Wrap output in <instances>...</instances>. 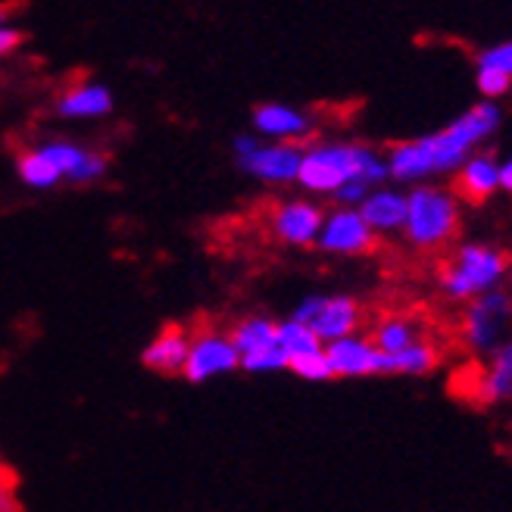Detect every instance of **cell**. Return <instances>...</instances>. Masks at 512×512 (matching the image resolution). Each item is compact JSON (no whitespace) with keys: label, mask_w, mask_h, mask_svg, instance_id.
<instances>
[{"label":"cell","mask_w":512,"mask_h":512,"mask_svg":"<svg viewBox=\"0 0 512 512\" xmlns=\"http://www.w3.org/2000/svg\"><path fill=\"white\" fill-rule=\"evenodd\" d=\"M503 125V110L494 100H481L456 116L441 132L422 135L416 141H400L388 150V175L400 185H422L431 175L463 169V163Z\"/></svg>","instance_id":"obj_1"},{"label":"cell","mask_w":512,"mask_h":512,"mask_svg":"<svg viewBox=\"0 0 512 512\" xmlns=\"http://www.w3.org/2000/svg\"><path fill=\"white\" fill-rule=\"evenodd\" d=\"M388 178V163L375 147L353 141H319L313 147H303L297 185L310 194H335L350 182L375 188Z\"/></svg>","instance_id":"obj_2"},{"label":"cell","mask_w":512,"mask_h":512,"mask_svg":"<svg viewBox=\"0 0 512 512\" xmlns=\"http://www.w3.org/2000/svg\"><path fill=\"white\" fill-rule=\"evenodd\" d=\"M506 272H509V256L503 250L469 241L441 269V288L453 300H475L488 291H497Z\"/></svg>","instance_id":"obj_3"},{"label":"cell","mask_w":512,"mask_h":512,"mask_svg":"<svg viewBox=\"0 0 512 512\" xmlns=\"http://www.w3.org/2000/svg\"><path fill=\"white\" fill-rule=\"evenodd\" d=\"M406 238L416 247H441L459 232L456 194L438 185H416L406 194Z\"/></svg>","instance_id":"obj_4"},{"label":"cell","mask_w":512,"mask_h":512,"mask_svg":"<svg viewBox=\"0 0 512 512\" xmlns=\"http://www.w3.org/2000/svg\"><path fill=\"white\" fill-rule=\"evenodd\" d=\"M294 322L306 325L325 344L360 335L363 310L360 303L347 294H306L291 313Z\"/></svg>","instance_id":"obj_5"},{"label":"cell","mask_w":512,"mask_h":512,"mask_svg":"<svg viewBox=\"0 0 512 512\" xmlns=\"http://www.w3.org/2000/svg\"><path fill=\"white\" fill-rule=\"evenodd\" d=\"M278 322L269 316H247L228 335L241 356V369L250 375H272L288 369V356L278 347Z\"/></svg>","instance_id":"obj_6"},{"label":"cell","mask_w":512,"mask_h":512,"mask_svg":"<svg viewBox=\"0 0 512 512\" xmlns=\"http://www.w3.org/2000/svg\"><path fill=\"white\" fill-rule=\"evenodd\" d=\"M512 322V294L497 288L469 303L463 319V338L475 353H494L506 341V328Z\"/></svg>","instance_id":"obj_7"},{"label":"cell","mask_w":512,"mask_h":512,"mask_svg":"<svg viewBox=\"0 0 512 512\" xmlns=\"http://www.w3.org/2000/svg\"><path fill=\"white\" fill-rule=\"evenodd\" d=\"M241 369V356L232 344L228 331H197L191 335V350L185 363V378L191 384H207L213 378H222L228 372Z\"/></svg>","instance_id":"obj_8"},{"label":"cell","mask_w":512,"mask_h":512,"mask_svg":"<svg viewBox=\"0 0 512 512\" xmlns=\"http://www.w3.org/2000/svg\"><path fill=\"white\" fill-rule=\"evenodd\" d=\"M316 247L331 253V256H363L375 247V235H372V228L363 222L360 210L338 207V210L325 213Z\"/></svg>","instance_id":"obj_9"},{"label":"cell","mask_w":512,"mask_h":512,"mask_svg":"<svg viewBox=\"0 0 512 512\" xmlns=\"http://www.w3.org/2000/svg\"><path fill=\"white\" fill-rule=\"evenodd\" d=\"M38 150L54 163V169L63 175V182H75V185H91L97 178L107 175V157L97 153L79 141L69 138H50L44 144H38Z\"/></svg>","instance_id":"obj_10"},{"label":"cell","mask_w":512,"mask_h":512,"mask_svg":"<svg viewBox=\"0 0 512 512\" xmlns=\"http://www.w3.org/2000/svg\"><path fill=\"white\" fill-rule=\"evenodd\" d=\"M322 222H325V210L313 200H285L278 203L272 210V235L281 244H291V247H310L319 241L322 232Z\"/></svg>","instance_id":"obj_11"},{"label":"cell","mask_w":512,"mask_h":512,"mask_svg":"<svg viewBox=\"0 0 512 512\" xmlns=\"http://www.w3.org/2000/svg\"><path fill=\"white\" fill-rule=\"evenodd\" d=\"M303 163L300 144H272L263 141L247 160H238V166L263 185H294Z\"/></svg>","instance_id":"obj_12"},{"label":"cell","mask_w":512,"mask_h":512,"mask_svg":"<svg viewBox=\"0 0 512 512\" xmlns=\"http://www.w3.org/2000/svg\"><path fill=\"white\" fill-rule=\"evenodd\" d=\"M253 132L272 144H297L313 132V119L291 104H260L253 110Z\"/></svg>","instance_id":"obj_13"},{"label":"cell","mask_w":512,"mask_h":512,"mask_svg":"<svg viewBox=\"0 0 512 512\" xmlns=\"http://www.w3.org/2000/svg\"><path fill=\"white\" fill-rule=\"evenodd\" d=\"M116 110V97L110 91V85L104 82H79L69 85L54 104V113L60 119H72V122H88V119H104Z\"/></svg>","instance_id":"obj_14"},{"label":"cell","mask_w":512,"mask_h":512,"mask_svg":"<svg viewBox=\"0 0 512 512\" xmlns=\"http://www.w3.org/2000/svg\"><path fill=\"white\" fill-rule=\"evenodd\" d=\"M191 350V331L182 325H166L141 350V363L160 375H182Z\"/></svg>","instance_id":"obj_15"},{"label":"cell","mask_w":512,"mask_h":512,"mask_svg":"<svg viewBox=\"0 0 512 512\" xmlns=\"http://www.w3.org/2000/svg\"><path fill=\"white\" fill-rule=\"evenodd\" d=\"M325 360L335 378L378 375V350H375L372 338H366V335H350V338L325 344Z\"/></svg>","instance_id":"obj_16"},{"label":"cell","mask_w":512,"mask_h":512,"mask_svg":"<svg viewBox=\"0 0 512 512\" xmlns=\"http://www.w3.org/2000/svg\"><path fill=\"white\" fill-rule=\"evenodd\" d=\"M363 222L372 228V235H394L406 225V194L394 188H372L360 207Z\"/></svg>","instance_id":"obj_17"},{"label":"cell","mask_w":512,"mask_h":512,"mask_svg":"<svg viewBox=\"0 0 512 512\" xmlns=\"http://www.w3.org/2000/svg\"><path fill=\"white\" fill-rule=\"evenodd\" d=\"M459 194L481 203L488 200L494 191H500V163L491 153H472V157L459 169Z\"/></svg>","instance_id":"obj_18"},{"label":"cell","mask_w":512,"mask_h":512,"mask_svg":"<svg viewBox=\"0 0 512 512\" xmlns=\"http://www.w3.org/2000/svg\"><path fill=\"white\" fill-rule=\"evenodd\" d=\"M434 366H438V350L425 338L394 356L378 353V375H428Z\"/></svg>","instance_id":"obj_19"},{"label":"cell","mask_w":512,"mask_h":512,"mask_svg":"<svg viewBox=\"0 0 512 512\" xmlns=\"http://www.w3.org/2000/svg\"><path fill=\"white\" fill-rule=\"evenodd\" d=\"M416 341H422L419 325L413 319H406V316H388V319H381L375 325V331H372V344L384 356L403 353L406 347H413Z\"/></svg>","instance_id":"obj_20"},{"label":"cell","mask_w":512,"mask_h":512,"mask_svg":"<svg viewBox=\"0 0 512 512\" xmlns=\"http://www.w3.org/2000/svg\"><path fill=\"white\" fill-rule=\"evenodd\" d=\"M506 397H512V338H506L491 353V369L484 372V381H481L484 403H500Z\"/></svg>","instance_id":"obj_21"},{"label":"cell","mask_w":512,"mask_h":512,"mask_svg":"<svg viewBox=\"0 0 512 512\" xmlns=\"http://www.w3.org/2000/svg\"><path fill=\"white\" fill-rule=\"evenodd\" d=\"M16 175H19V182L25 188H32V191H50V188H57L63 182V175L54 169V163H50L38 147H29V150L19 153V157H16Z\"/></svg>","instance_id":"obj_22"},{"label":"cell","mask_w":512,"mask_h":512,"mask_svg":"<svg viewBox=\"0 0 512 512\" xmlns=\"http://www.w3.org/2000/svg\"><path fill=\"white\" fill-rule=\"evenodd\" d=\"M275 331H278V347H281V353L288 356V366L294 360H300V356H310V353H319L322 350V341L313 335V331L306 328V325H300V322H294V319L278 322Z\"/></svg>","instance_id":"obj_23"},{"label":"cell","mask_w":512,"mask_h":512,"mask_svg":"<svg viewBox=\"0 0 512 512\" xmlns=\"http://www.w3.org/2000/svg\"><path fill=\"white\" fill-rule=\"evenodd\" d=\"M288 369H291L297 378H303V381H313V384H319V381H331V378H335V375H331V366H328V360H325V347H322L319 353L300 356V360H294Z\"/></svg>","instance_id":"obj_24"},{"label":"cell","mask_w":512,"mask_h":512,"mask_svg":"<svg viewBox=\"0 0 512 512\" xmlns=\"http://www.w3.org/2000/svg\"><path fill=\"white\" fill-rule=\"evenodd\" d=\"M478 69H494L512 79V41H500L478 54Z\"/></svg>","instance_id":"obj_25"},{"label":"cell","mask_w":512,"mask_h":512,"mask_svg":"<svg viewBox=\"0 0 512 512\" xmlns=\"http://www.w3.org/2000/svg\"><path fill=\"white\" fill-rule=\"evenodd\" d=\"M475 85H478V91L484 94V100H494V104H497V97L509 94L512 79H506V75H500V72H494V69H478V72H475Z\"/></svg>","instance_id":"obj_26"},{"label":"cell","mask_w":512,"mask_h":512,"mask_svg":"<svg viewBox=\"0 0 512 512\" xmlns=\"http://www.w3.org/2000/svg\"><path fill=\"white\" fill-rule=\"evenodd\" d=\"M369 185H363V182H350V185H344L341 191H335L331 197L338 200V207H344V210H360L363 207V200L369 197Z\"/></svg>","instance_id":"obj_27"},{"label":"cell","mask_w":512,"mask_h":512,"mask_svg":"<svg viewBox=\"0 0 512 512\" xmlns=\"http://www.w3.org/2000/svg\"><path fill=\"white\" fill-rule=\"evenodd\" d=\"M22 41H25V32L19 29V25H13V22L0 25V60L13 57L16 50L22 47Z\"/></svg>","instance_id":"obj_28"},{"label":"cell","mask_w":512,"mask_h":512,"mask_svg":"<svg viewBox=\"0 0 512 512\" xmlns=\"http://www.w3.org/2000/svg\"><path fill=\"white\" fill-rule=\"evenodd\" d=\"M263 144V138H256V135H235V141H232V150H235V157L238 160H247L250 157V153L256 150V147H260Z\"/></svg>","instance_id":"obj_29"},{"label":"cell","mask_w":512,"mask_h":512,"mask_svg":"<svg viewBox=\"0 0 512 512\" xmlns=\"http://www.w3.org/2000/svg\"><path fill=\"white\" fill-rule=\"evenodd\" d=\"M500 191L512 194V157L500 163Z\"/></svg>","instance_id":"obj_30"},{"label":"cell","mask_w":512,"mask_h":512,"mask_svg":"<svg viewBox=\"0 0 512 512\" xmlns=\"http://www.w3.org/2000/svg\"><path fill=\"white\" fill-rule=\"evenodd\" d=\"M4 22H10L7 19V7H0V25H4Z\"/></svg>","instance_id":"obj_31"}]
</instances>
